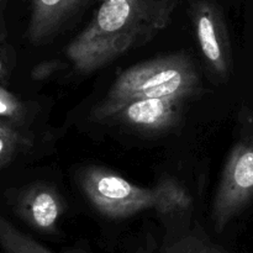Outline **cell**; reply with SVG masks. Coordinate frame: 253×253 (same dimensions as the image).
I'll return each instance as SVG.
<instances>
[{
  "label": "cell",
  "mask_w": 253,
  "mask_h": 253,
  "mask_svg": "<svg viewBox=\"0 0 253 253\" xmlns=\"http://www.w3.org/2000/svg\"><path fill=\"white\" fill-rule=\"evenodd\" d=\"M175 5L177 0H104L67 47V57L81 73L103 68L165 29Z\"/></svg>",
  "instance_id": "cell-1"
},
{
  "label": "cell",
  "mask_w": 253,
  "mask_h": 253,
  "mask_svg": "<svg viewBox=\"0 0 253 253\" xmlns=\"http://www.w3.org/2000/svg\"><path fill=\"white\" fill-rule=\"evenodd\" d=\"M200 90V77L194 63L182 53L151 59L126 69L93 110L96 121L113 109L142 99L185 100Z\"/></svg>",
  "instance_id": "cell-2"
},
{
  "label": "cell",
  "mask_w": 253,
  "mask_h": 253,
  "mask_svg": "<svg viewBox=\"0 0 253 253\" xmlns=\"http://www.w3.org/2000/svg\"><path fill=\"white\" fill-rule=\"evenodd\" d=\"M242 121L212 202L211 221L216 231H222L253 200V114L242 116Z\"/></svg>",
  "instance_id": "cell-3"
},
{
  "label": "cell",
  "mask_w": 253,
  "mask_h": 253,
  "mask_svg": "<svg viewBox=\"0 0 253 253\" xmlns=\"http://www.w3.org/2000/svg\"><path fill=\"white\" fill-rule=\"evenodd\" d=\"M77 180L94 209L108 219H127L156 208L153 188L133 184L106 168L98 166L82 168Z\"/></svg>",
  "instance_id": "cell-4"
},
{
  "label": "cell",
  "mask_w": 253,
  "mask_h": 253,
  "mask_svg": "<svg viewBox=\"0 0 253 253\" xmlns=\"http://www.w3.org/2000/svg\"><path fill=\"white\" fill-rule=\"evenodd\" d=\"M190 17L205 63L220 79H226L232 68L231 44L224 15L214 0H194Z\"/></svg>",
  "instance_id": "cell-5"
},
{
  "label": "cell",
  "mask_w": 253,
  "mask_h": 253,
  "mask_svg": "<svg viewBox=\"0 0 253 253\" xmlns=\"http://www.w3.org/2000/svg\"><path fill=\"white\" fill-rule=\"evenodd\" d=\"M185 100L180 99H142L113 109L98 121H109L137 132L161 133L177 125Z\"/></svg>",
  "instance_id": "cell-6"
},
{
  "label": "cell",
  "mask_w": 253,
  "mask_h": 253,
  "mask_svg": "<svg viewBox=\"0 0 253 253\" xmlns=\"http://www.w3.org/2000/svg\"><path fill=\"white\" fill-rule=\"evenodd\" d=\"M10 204L17 217L32 229L46 234L56 231L66 210V203L58 189L44 182L14 190Z\"/></svg>",
  "instance_id": "cell-7"
},
{
  "label": "cell",
  "mask_w": 253,
  "mask_h": 253,
  "mask_svg": "<svg viewBox=\"0 0 253 253\" xmlns=\"http://www.w3.org/2000/svg\"><path fill=\"white\" fill-rule=\"evenodd\" d=\"M84 0H31L27 37L32 43L51 39L78 10Z\"/></svg>",
  "instance_id": "cell-8"
},
{
  "label": "cell",
  "mask_w": 253,
  "mask_h": 253,
  "mask_svg": "<svg viewBox=\"0 0 253 253\" xmlns=\"http://www.w3.org/2000/svg\"><path fill=\"white\" fill-rule=\"evenodd\" d=\"M155 210L162 215L182 214L193 207V198L184 185L174 178L166 177L157 183L155 188Z\"/></svg>",
  "instance_id": "cell-9"
},
{
  "label": "cell",
  "mask_w": 253,
  "mask_h": 253,
  "mask_svg": "<svg viewBox=\"0 0 253 253\" xmlns=\"http://www.w3.org/2000/svg\"><path fill=\"white\" fill-rule=\"evenodd\" d=\"M0 247L4 253H53L20 231L0 214Z\"/></svg>",
  "instance_id": "cell-10"
},
{
  "label": "cell",
  "mask_w": 253,
  "mask_h": 253,
  "mask_svg": "<svg viewBox=\"0 0 253 253\" xmlns=\"http://www.w3.org/2000/svg\"><path fill=\"white\" fill-rule=\"evenodd\" d=\"M31 146V138L24 128L0 121V169L10 165Z\"/></svg>",
  "instance_id": "cell-11"
},
{
  "label": "cell",
  "mask_w": 253,
  "mask_h": 253,
  "mask_svg": "<svg viewBox=\"0 0 253 253\" xmlns=\"http://www.w3.org/2000/svg\"><path fill=\"white\" fill-rule=\"evenodd\" d=\"M162 253H225L217 245L203 235L192 232L170 240L163 247Z\"/></svg>",
  "instance_id": "cell-12"
},
{
  "label": "cell",
  "mask_w": 253,
  "mask_h": 253,
  "mask_svg": "<svg viewBox=\"0 0 253 253\" xmlns=\"http://www.w3.org/2000/svg\"><path fill=\"white\" fill-rule=\"evenodd\" d=\"M27 118L29 108L26 104L14 93L0 85V121L24 128Z\"/></svg>",
  "instance_id": "cell-13"
},
{
  "label": "cell",
  "mask_w": 253,
  "mask_h": 253,
  "mask_svg": "<svg viewBox=\"0 0 253 253\" xmlns=\"http://www.w3.org/2000/svg\"><path fill=\"white\" fill-rule=\"evenodd\" d=\"M10 71H11V66L9 63V58L5 56L4 52L0 51V84L6 81Z\"/></svg>",
  "instance_id": "cell-14"
},
{
  "label": "cell",
  "mask_w": 253,
  "mask_h": 253,
  "mask_svg": "<svg viewBox=\"0 0 253 253\" xmlns=\"http://www.w3.org/2000/svg\"><path fill=\"white\" fill-rule=\"evenodd\" d=\"M5 6H6V0H0V42L5 41L7 37L6 22H5Z\"/></svg>",
  "instance_id": "cell-15"
},
{
  "label": "cell",
  "mask_w": 253,
  "mask_h": 253,
  "mask_svg": "<svg viewBox=\"0 0 253 253\" xmlns=\"http://www.w3.org/2000/svg\"><path fill=\"white\" fill-rule=\"evenodd\" d=\"M136 253H148V252L143 251V250H140V251H138V252H136Z\"/></svg>",
  "instance_id": "cell-16"
}]
</instances>
